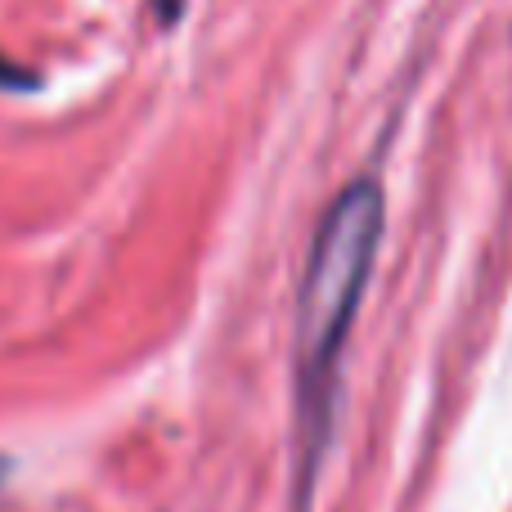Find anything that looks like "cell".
<instances>
[{
  "mask_svg": "<svg viewBox=\"0 0 512 512\" xmlns=\"http://www.w3.org/2000/svg\"><path fill=\"white\" fill-rule=\"evenodd\" d=\"M382 239V189L373 180H355L333 198L306 256L297 292V423H301V499L319 472L328 414H333V382L342 342L355 324L373 274V256Z\"/></svg>",
  "mask_w": 512,
  "mask_h": 512,
  "instance_id": "6da1fadb",
  "label": "cell"
},
{
  "mask_svg": "<svg viewBox=\"0 0 512 512\" xmlns=\"http://www.w3.org/2000/svg\"><path fill=\"white\" fill-rule=\"evenodd\" d=\"M32 72H23V68H14L9 59H0V90H23V86H32Z\"/></svg>",
  "mask_w": 512,
  "mask_h": 512,
  "instance_id": "7a4b0ae2",
  "label": "cell"
}]
</instances>
